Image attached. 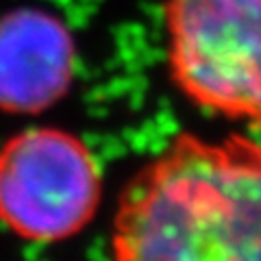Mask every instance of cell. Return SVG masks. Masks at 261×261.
I'll list each match as a JSON object with an SVG mask.
<instances>
[{"label": "cell", "mask_w": 261, "mask_h": 261, "mask_svg": "<svg viewBox=\"0 0 261 261\" xmlns=\"http://www.w3.org/2000/svg\"><path fill=\"white\" fill-rule=\"evenodd\" d=\"M111 261H261V142L176 135L120 192Z\"/></svg>", "instance_id": "1"}, {"label": "cell", "mask_w": 261, "mask_h": 261, "mask_svg": "<svg viewBox=\"0 0 261 261\" xmlns=\"http://www.w3.org/2000/svg\"><path fill=\"white\" fill-rule=\"evenodd\" d=\"M163 18L178 92L261 128V0H166Z\"/></svg>", "instance_id": "2"}, {"label": "cell", "mask_w": 261, "mask_h": 261, "mask_svg": "<svg viewBox=\"0 0 261 261\" xmlns=\"http://www.w3.org/2000/svg\"><path fill=\"white\" fill-rule=\"evenodd\" d=\"M102 172L79 135L31 126L0 146V222L27 242L57 244L98 214Z\"/></svg>", "instance_id": "3"}, {"label": "cell", "mask_w": 261, "mask_h": 261, "mask_svg": "<svg viewBox=\"0 0 261 261\" xmlns=\"http://www.w3.org/2000/svg\"><path fill=\"white\" fill-rule=\"evenodd\" d=\"M76 72L74 35L37 7L0 15V111L35 116L70 92Z\"/></svg>", "instance_id": "4"}]
</instances>
